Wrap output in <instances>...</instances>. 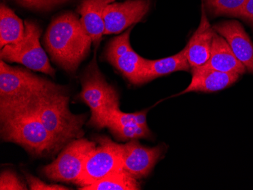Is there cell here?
Masks as SVG:
<instances>
[{
    "instance_id": "obj_1",
    "label": "cell",
    "mask_w": 253,
    "mask_h": 190,
    "mask_svg": "<svg viewBox=\"0 0 253 190\" xmlns=\"http://www.w3.org/2000/svg\"><path fill=\"white\" fill-rule=\"evenodd\" d=\"M34 98L0 99L1 137L36 157L54 155L62 149L41 122Z\"/></svg>"
},
{
    "instance_id": "obj_2",
    "label": "cell",
    "mask_w": 253,
    "mask_h": 190,
    "mask_svg": "<svg viewBox=\"0 0 253 190\" xmlns=\"http://www.w3.org/2000/svg\"><path fill=\"white\" fill-rule=\"evenodd\" d=\"M44 43L52 60L74 75L89 53L93 41L81 19L72 12H65L51 22Z\"/></svg>"
},
{
    "instance_id": "obj_3",
    "label": "cell",
    "mask_w": 253,
    "mask_h": 190,
    "mask_svg": "<svg viewBox=\"0 0 253 190\" xmlns=\"http://www.w3.org/2000/svg\"><path fill=\"white\" fill-rule=\"evenodd\" d=\"M34 103L41 122L61 149L72 140L82 138L87 116L71 113L65 89L36 96Z\"/></svg>"
},
{
    "instance_id": "obj_4",
    "label": "cell",
    "mask_w": 253,
    "mask_h": 190,
    "mask_svg": "<svg viewBox=\"0 0 253 190\" xmlns=\"http://www.w3.org/2000/svg\"><path fill=\"white\" fill-rule=\"evenodd\" d=\"M82 84L79 99L90 109L89 124L96 128H104L112 110L119 106V95L102 75L96 56L84 73Z\"/></svg>"
},
{
    "instance_id": "obj_5",
    "label": "cell",
    "mask_w": 253,
    "mask_h": 190,
    "mask_svg": "<svg viewBox=\"0 0 253 190\" xmlns=\"http://www.w3.org/2000/svg\"><path fill=\"white\" fill-rule=\"evenodd\" d=\"M65 89L45 78L19 67L0 62V99L35 97L50 92Z\"/></svg>"
},
{
    "instance_id": "obj_6",
    "label": "cell",
    "mask_w": 253,
    "mask_h": 190,
    "mask_svg": "<svg viewBox=\"0 0 253 190\" xmlns=\"http://www.w3.org/2000/svg\"><path fill=\"white\" fill-rule=\"evenodd\" d=\"M25 34L21 40L1 49V59L20 63L31 70L55 76V71L41 46V28L29 21H25Z\"/></svg>"
},
{
    "instance_id": "obj_7",
    "label": "cell",
    "mask_w": 253,
    "mask_h": 190,
    "mask_svg": "<svg viewBox=\"0 0 253 190\" xmlns=\"http://www.w3.org/2000/svg\"><path fill=\"white\" fill-rule=\"evenodd\" d=\"M96 146L88 155L83 171L75 184L80 187L95 184L114 171L123 168L122 144H118L108 137L95 139Z\"/></svg>"
},
{
    "instance_id": "obj_8",
    "label": "cell",
    "mask_w": 253,
    "mask_h": 190,
    "mask_svg": "<svg viewBox=\"0 0 253 190\" xmlns=\"http://www.w3.org/2000/svg\"><path fill=\"white\" fill-rule=\"evenodd\" d=\"M96 147V141L83 138L72 140L64 147L55 161L42 168V173L50 181L75 184L88 155Z\"/></svg>"
},
{
    "instance_id": "obj_9",
    "label": "cell",
    "mask_w": 253,
    "mask_h": 190,
    "mask_svg": "<svg viewBox=\"0 0 253 190\" xmlns=\"http://www.w3.org/2000/svg\"><path fill=\"white\" fill-rule=\"evenodd\" d=\"M130 27L120 36L109 42L105 52L106 61L134 85L141 84V76L146 59L138 55L130 43Z\"/></svg>"
},
{
    "instance_id": "obj_10",
    "label": "cell",
    "mask_w": 253,
    "mask_h": 190,
    "mask_svg": "<svg viewBox=\"0 0 253 190\" xmlns=\"http://www.w3.org/2000/svg\"><path fill=\"white\" fill-rule=\"evenodd\" d=\"M149 0H127L109 4L104 11V35L119 34L142 21L149 12Z\"/></svg>"
},
{
    "instance_id": "obj_11",
    "label": "cell",
    "mask_w": 253,
    "mask_h": 190,
    "mask_svg": "<svg viewBox=\"0 0 253 190\" xmlns=\"http://www.w3.org/2000/svg\"><path fill=\"white\" fill-rule=\"evenodd\" d=\"M137 140H130L122 145V165L124 169L138 180L151 173L165 150L163 146L143 147Z\"/></svg>"
},
{
    "instance_id": "obj_12",
    "label": "cell",
    "mask_w": 253,
    "mask_h": 190,
    "mask_svg": "<svg viewBox=\"0 0 253 190\" xmlns=\"http://www.w3.org/2000/svg\"><path fill=\"white\" fill-rule=\"evenodd\" d=\"M213 29L226 39L237 59L253 74V45L242 25L229 21L214 25Z\"/></svg>"
},
{
    "instance_id": "obj_13",
    "label": "cell",
    "mask_w": 253,
    "mask_h": 190,
    "mask_svg": "<svg viewBox=\"0 0 253 190\" xmlns=\"http://www.w3.org/2000/svg\"><path fill=\"white\" fill-rule=\"evenodd\" d=\"M214 33L203 7L200 25L186 46L187 59L192 69L203 66L208 62Z\"/></svg>"
},
{
    "instance_id": "obj_14",
    "label": "cell",
    "mask_w": 253,
    "mask_h": 190,
    "mask_svg": "<svg viewBox=\"0 0 253 190\" xmlns=\"http://www.w3.org/2000/svg\"><path fill=\"white\" fill-rule=\"evenodd\" d=\"M193 76L189 86L178 95L190 92L211 93L225 89L235 83L240 75L233 72H221L211 69H192Z\"/></svg>"
},
{
    "instance_id": "obj_15",
    "label": "cell",
    "mask_w": 253,
    "mask_h": 190,
    "mask_svg": "<svg viewBox=\"0 0 253 190\" xmlns=\"http://www.w3.org/2000/svg\"><path fill=\"white\" fill-rule=\"evenodd\" d=\"M197 69H211L221 72L245 73L246 67L237 59L226 39L214 31L210 59Z\"/></svg>"
},
{
    "instance_id": "obj_16",
    "label": "cell",
    "mask_w": 253,
    "mask_h": 190,
    "mask_svg": "<svg viewBox=\"0 0 253 190\" xmlns=\"http://www.w3.org/2000/svg\"><path fill=\"white\" fill-rule=\"evenodd\" d=\"M116 0H83L78 6L81 21L95 46H99L104 35V11L109 4Z\"/></svg>"
},
{
    "instance_id": "obj_17",
    "label": "cell",
    "mask_w": 253,
    "mask_h": 190,
    "mask_svg": "<svg viewBox=\"0 0 253 190\" xmlns=\"http://www.w3.org/2000/svg\"><path fill=\"white\" fill-rule=\"evenodd\" d=\"M190 66L187 57V48L178 53L158 60L146 59L141 76V84L151 81L159 76L180 71L190 70Z\"/></svg>"
},
{
    "instance_id": "obj_18",
    "label": "cell",
    "mask_w": 253,
    "mask_h": 190,
    "mask_svg": "<svg viewBox=\"0 0 253 190\" xmlns=\"http://www.w3.org/2000/svg\"><path fill=\"white\" fill-rule=\"evenodd\" d=\"M25 26L22 20L8 6L1 4L0 8V46L15 43L22 39Z\"/></svg>"
},
{
    "instance_id": "obj_19",
    "label": "cell",
    "mask_w": 253,
    "mask_h": 190,
    "mask_svg": "<svg viewBox=\"0 0 253 190\" xmlns=\"http://www.w3.org/2000/svg\"><path fill=\"white\" fill-rule=\"evenodd\" d=\"M81 190H139L140 185L137 179L128 171L122 168L111 173L95 184L80 187Z\"/></svg>"
},
{
    "instance_id": "obj_20",
    "label": "cell",
    "mask_w": 253,
    "mask_h": 190,
    "mask_svg": "<svg viewBox=\"0 0 253 190\" xmlns=\"http://www.w3.org/2000/svg\"><path fill=\"white\" fill-rule=\"evenodd\" d=\"M106 127L109 129L115 137L123 141L149 138L152 135L148 126L125 125L112 120H108Z\"/></svg>"
},
{
    "instance_id": "obj_21",
    "label": "cell",
    "mask_w": 253,
    "mask_h": 190,
    "mask_svg": "<svg viewBox=\"0 0 253 190\" xmlns=\"http://www.w3.org/2000/svg\"><path fill=\"white\" fill-rule=\"evenodd\" d=\"M247 0H207L206 6L215 15L240 16Z\"/></svg>"
},
{
    "instance_id": "obj_22",
    "label": "cell",
    "mask_w": 253,
    "mask_h": 190,
    "mask_svg": "<svg viewBox=\"0 0 253 190\" xmlns=\"http://www.w3.org/2000/svg\"><path fill=\"white\" fill-rule=\"evenodd\" d=\"M146 114L147 110H143L139 113H125L120 110L119 106L112 110L108 120H112L125 125L147 126Z\"/></svg>"
},
{
    "instance_id": "obj_23",
    "label": "cell",
    "mask_w": 253,
    "mask_h": 190,
    "mask_svg": "<svg viewBox=\"0 0 253 190\" xmlns=\"http://www.w3.org/2000/svg\"><path fill=\"white\" fill-rule=\"evenodd\" d=\"M0 190H27L28 187L15 172L7 170L2 171L0 175Z\"/></svg>"
},
{
    "instance_id": "obj_24",
    "label": "cell",
    "mask_w": 253,
    "mask_h": 190,
    "mask_svg": "<svg viewBox=\"0 0 253 190\" xmlns=\"http://www.w3.org/2000/svg\"><path fill=\"white\" fill-rule=\"evenodd\" d=\"M67 1L68 0H16L18 4L25 8L38 10H48Z\"/></svg>"
},
{
    "instance_id": "obj_25",
    "label": "cell",
    "mask_w": 253,
    "mask_h": 190,
    "mask_svg": "<svg viewBox=\"0 0 253 190\" xmlns=\"http://www.w3.org/2000/svg\"><path fill=\"white\" fill-rule=\"evenodd\" d=\"M27 183L31 190H68L70 189L59 184H45L31 174H26Z\"/></svg>"
},
{
    "instance_id": "obj_26",
    "label": "cell",
    "mask_w": 253,
    "mask_h": 190,
    "mask_svg": "<svg viewBox=\"0 0 253 190\" xmlns=\"http://www.w3.org/2000/svg\"><path fill=\"white\" fill-rule=\"evenodd\" d=\"M239 17L247 20L253 27V0H247V3Z\"/></svg>"
}]
</instances>
